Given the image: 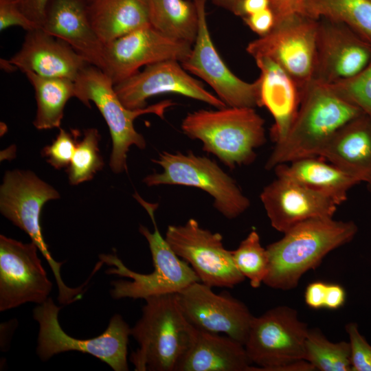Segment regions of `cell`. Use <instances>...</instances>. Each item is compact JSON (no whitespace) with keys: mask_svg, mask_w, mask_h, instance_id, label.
Segmentation results:
<instances>
[{"mask_svg":"<svg viewBox=\"0 0 371 371\" xmlns=\"http://www.w3.org/2000/svg\"><path fill=\"white\" fill-rule=\"evenodd\" d=\"M357 231L353 221L333 217L313 218L294 225L266 247L269 265L263 283L282 291L296 287L306 271L317 268L330 251L350 242Z\"/></svg>","mask_w":371,"mask_h":371,"instance_id":"1","label":"cell"},{"mask_svg":"<svg viewBox=\"0 0 371 371\" xmlns=\"http://www.w3.org/2000/svg\"><path fill=\"white\" fill-rule=\"evenodd\" d=\"M363 113L334 93L328 85L312 80L302 91L300 105L286 136L275 144L267 170L311 157H318L344 125Z\"/></svg>","mask_w":371,"mask_h":371,"instance_id":"2","label":"cell"},{"mask_svg":"<svg viewBox=\"0 0 371 371\" xmlns=\"http://www.w3.org/2000/svg\"><path fill=\"white\" fill-rule=\"evenodd\" d=\"M144 300L142 316L131 328L139 347L131 354L130 361L135 371H176L196 329L183 314L176 293Z\"/></svg>","mask_w":371,"mask_h":371,"instance_id":"3","label":"cell"},{"mask_svg":"<svg viewBox=\"0 0 371 371\" xmlns=\"http://www.w3.org/2000/svg\"><path fill=\"white\" fill-rule=\"evenodd\" d=\"M181 128L230 169L253 163L256 150L266 142L265 120L251 107L195 111L186 115Z\"/></svg>","mask_w":371,"mask_h":371,"instance_id":"4","label":"cell"},{"mask_svg":"<svg viewBox=\"0 0 371 371\" xmlns=\"http://www.w3.org/2000/svg\"><path fill=\"white\" fill-rule=\"evenodd\" d=\"M134 198L147 211L153 223V232L143 225H139V232L148 243L154 269L150 273H139L129 269L115 254H100V260L111 267L106 273L131 280L113 281L110 291L112 297L145 300L155 295L177 293L189 284L200 281L189 264L174 252L161 235L155 218L158 203L146 201L137 192Z\"/></svg>","mask_w":371,"mask_h":371,"instance_id":"5","label":"cell"},{"mask_svg":"<svg viewBox=\"0 0 371 371\" xmlns=\"http://www.w3.org/2000/svg\"><path fill=\"white\" fill-rule=\"evenodd\" d=\"M60 198L58 192L30 170L5 172L0 187V211L2 215L24 231L47 261L56 279L59 303L69 304L80 300L84 285L67 286L60 275L62 262L56 261L42 234L41 214L48 201Z\"/></svg>","mask_w":371,"mask_h":371,"instance_id":"6","label":"cell"},{"mask_svg":"<svg viewBox=\"0 0 371 371\" xmlns=\"http://www.w3.org/2000/svg\"><path fill=\"white\" fill-rule=\"evenodd\" d=\"M75 98L90 107L93 102L104 117L112 139L110 167L115 173L127 171V153L131 146L144 149L146 142L134 127V120L139 115L154 113L164 118L166 110L175 105L166 100L140 109H129L124 106L114 89V83L101 69L87 65L74 81Z\"/></svg>","mask_w":371,"mask_h":371,"instance_id":"7","label":"cell"},{"mask_svg":"<svg viewBox=\"0 0 371 371\" xmlns=\"http://www.w3.org/2000/svg\"><path fill=\"white\" fill-rule=\"evenodd\" d=\"M152 161L159 165L162 172L144 178L148 187L174 185L201 189L214 199L215 209L228 219L237 218L250 205L236 181L208 157L192 151H163Z\"/></svg>","mask_w":371,"mask_h":371,"instance_id":"8","label":"cell"},{"mask_svg":"<svg viewBox=\"0 0 371 371\" xmlns=\"http://www.w3.org/2000/svg\"><path fill=\"white\" fill-rule=\"evenodd\" d=\"M60 308L49 297L33 311L34 319L39 325L36 353L41 360H48L61 352L78 351L93 355L115 371L128 370L127 346L131 328L120 315L112 317L100 335L79 339L62 329L58 317Z\"/></svg>","mask_w":371,"mask_h":371,"instance_id":"9","label":"cell"},{"mask_svg":"<svg viewBox=\"0 0 371 371\" xmlns=\"http://www.w3.org/2000/svg\"><path fill=\"white\" fill-rule=\"evenodd\" d=\"M317 24L300 12L288 14L269 33L249 42L246 51L254 59H271L303 88L313 79Z\"/></svg>","mask_w":371,"mask_h":371,"instance_id":"10","label":"cell"},{"mask_svg":"<svg viewBox=\"0 0 371 371\" xmlns=\"http://www.w3.org/2000/svg\"><path fill=\"white\" fill-rule=\"evenodd\" d=\"M308 328L295 309L280 306L254 317L245 344L251 371H276L284 364L304 359ZM305 360V359H304Z\"/></svg>","mask_w":371,"mask_h":371,"instance_id":"11","label":"cell"},{"mask_svg":"<svg viewBox=\"0 0 371 371\" xmlns=\"http://www.w3.org/2000/svg\"><path fill=\"white\" fill-rule=\"evenodd\" d=\"M165 238L182 260L192 268L201 282L211 287L233 288L245 277L236 267L232 251L225 248L223 236L200 226L194 218L168 227Z\"/></svg>","mask_w":371,"mask_h":371,"instance_id":"12","label":"cell"},{"mask_svg":"<svg viewBox=\"0 0 371 371\" xmlns=\"http://www.w3.org/2000/svg\"><path fill=\"white\" fill-rule=\"evenodd\" d=\"M198 14V30L191 52L181 64L188 72L207 82L227 106H260L256 80L247 82L227 66L212 40L206 13V0H193Z\"/></svg>","mask_w":371,"mask_h":371,"instance_id":"13","label":"cell"},{"mask_svg":"<svg viewBox=\"0 0 371 371\" xmlns=\"http://www.w3.org/2000/svg\"><path fill=\"white\" fill-rule=\"evenodd\" d=\"M32 241H21L0 235V311L32 302L41 304L49 298L52 283Z\"/></svg>","mask_w":371,"mask_h":371,"instance_id":"14","label":"cell"},{"mask_svg":"<svg viewBox=\"0 0 371 371\" xmlns=\"http://www.w3.org/2000/svg\"><path fill=\"white\" fill-rule=\"evenodd\" d=\"M192 47L151 25H146L104 44V72L115 85L139 71L143 66L166 60L181 63Z\"/></svg>","mask_w":371,"mask_h":371,"instance_id":"15","label":"cell"},{"mask_svg":"<svg viewBox=\"0 0 371 371\" xmlns=\"http://www.w3.org/2000/svg\"><path fill=\"white\" fill-rule=\"evenodd\" d=\"M176 294L183 314L194 328L224 333L245 346L254 316L243 302L226 292L217 294L200 281Z\"/></svg>","mask_w":371,"mask_h":371,"instance_id":"16","label":"cell"},{"mask_svg":"<svg viewBox=\"0 0 371 371\" xmlns=\"http://www.w3.org/2000/svg\"><path fill=\"white\" fill-rule=\"evenodd\" d=\"M114 89L124 106L133 110L144 109L150 98L168 93L203 102L216 109L227 106L176 60L147 65L142 71L114 85Z\"/></svg>","mask_w":371,"mask_h":371,"instance_id":"17","label":"cell"},{"mask_svg":"<svg viewBox=\"0 0 371 371\" xmlns=\"http://www.w3.org/2000/svg\"><path fill=\"white\" fill-rule=\"evenodd\" d=\"M371 60V44L348 25L318 19L313 79L332 84L355 76Z\"/></svg>","mask_w":371,"mask_h":371,"instance_id":"18","label":"cell"},{"mask_svg":"<svg viewBox=\"0 0 371 371\" xmlns=\"http://www.w3.org/2000/svg\"><path fill=\"white\" fill-rule=\"evenodd\" d=\"M271 226L284 233L318 217H333L339 205L330 198L288 177L276 175L260 194Z\"/></svg>","mask_w":371,"mask_h":371,"instance_id":"19","label":"cell"},{"mask_svg":"<svg viewBox=\"0 0 371 371\" xmlns=\"http://www.w3.org/2000/svg\"><path fill=\"white\" fill-rule=\"evenodd\" d=\"M9 61L22 72L73 81L90 65L69 45L42 27L27 32L21 49Z\"/></svg>","mask_w":371,"mask_h":371,"instance_id":"20","label":"cell"},{"mask_svg":"<svg viewBox=\"0 0 371 371\" xmlns=\"http://www.w3.org/2000/svg\"><path fill=\"white\" fill-rule=\"evenodd\" d=\"M41 27L104 71V44L91 25L82 0H49Z\"/></svg>","mask_w":371,"mask_h":371,"instance_id":"21","label":"cell"},{"mask_svg":"<svg viewBox=\"0 0 371 371\" xmlns=\"http://www.w3.org/2000/svg\"><path fill=\"white\" fill-rule=\"evenodd\" d=\"M254 60L260 71L256 79L260 106L265 107L273 117L270 135L276 144L286 136L295 119L302 88L271 59L258 57Z\"/></svg>","mask_w":371,"mask_h":371,"instance_id":"22","label":"cell"},{"mask_svg":"<svg viewBox=\"0 0 371 371\" xmlns=\"http://www.w3.org/2000/svg\"><path fill=\"white\" fill-rule=\"evenodd\" d=\"M371 186V119L362 113L339 129L319 154Z\"/></svg>","mask_w":371,"mask_h":371,"instance_id":"23","label":"cell"},{"mask_svg":"<svg viewBox=\"0 0 371 371\" xmlns=\"http://www.w3.org/2000/svg\"><path fill=\"white\" fill-rule=\"evenodd\" d=\"M251 364L241 343L227 335L196 330L176 371H251Z\"/></svg>","mask_w":371,"mask_h":371,"instance_id":"24","label":"cell"},{"mask_svg":"<svg viewBox=\"0 0 371 371\" xmlns=\"http://www.w3.org/2000/svg\"><path fill=\"white\" fill-rule=\"evenodd\" d=\"M273 169L276 175L291 179L339 205L347 200L348 191L361 183L357 177L319 157L300 159Z\"/></svg>","mask_w":371,"mask_h":371,"instance_id":"25","label":"cell"},{"mask_svg":"<svg viewBox=\"0 0 371 371\" xmlns=\"http://www.w3.org/2000/svg\"><path fill=\"white\" fill-rule=\"evenodd\" d=\"M87 10L104 44L150 25L148 0H95L87 5Z\"/></svg>","mask_w":371,"mask_h":371,"instance_id":"26","label":"cell"},{"mask_svg":"<svg viewBox=\"0 0 371 371\" xmlns=\"http://www.w3.org/2000/svg\"><path fill=\"white\" fill-rule=\"evenodd\" d=\"M32 85L36 101L33 124L38 130L60 127L67 101L75 97L74 81L67 78H48L25 71Z\"/></svg>","mask_w":371,"mask_h":371,"instance_id":"27","label":"cell"},{"mask_svg":"<svg viewBox=\"0 0 371 371\" xmlns=\"http://www.w3.org/2000/svg\"><path fill=\"white\" fill-rule=\"evenodd\" d=\"M150 25L164 34L193 45L198 14L193 0H148Z\"/></svg>","mask_w":371,"mask_h":371,"instance_id":"28","label":"cell"},{"mask_svg":"<svg viewBox=\"0 0 371 371\" xmlns=\"http://www.w3.org/2000/svg\"><path fill=\"white\" fill-rule=\"evenodd\" d=\"M299 12L344 23L371 44V0H303Z\"/></svg>","mask_w":371,"mask_h":371,"instance_id":"29","label":"cell"},{"mask_svg":"<svg viewBox=\"0 0 371 371\" xmlns=\"http://www.w3.org/2000/svg\"><path fill=\"white\" fill-rule=\"evenodd\" d=\"M304 352V359L315 370L352 371L350 343L331 342L319 329H308Z\"/></svg>","mask_w":371,"mask_h":371,"instance_id":"30","label":"cell"},{"mask_svg":"<svg viewBox=\"0 0 371 371\" xmlns=\"http://www.w3.org/2000/svg\"><path fill=\"white\" fill-rule=\"evenodd\" d=\"M100 140L98 129L89 128L84 131L67 170L71 185L76 186L91 180L102 169L104 164L100 152Z\"/></svg>","mask_w":371,"mask_h":371,"instance_id":"31","label":"cell"},{"mask_svg":"<svg viewBox=\"0 0 371 371\" xmlns=\"http://www.w3.org/2000/svg\"><path fill=\"white\" fill-rule=\"evenodd\" d=\"M236 267L240 273L249 280L253 288H258L269 271V256L260 244V236L252 229L238 247L232 251Z\"/></svg>","mask_w":371,"mask_h":371,"instance_id":"32","label":"cell"},{"mask_svg":"<svg viewBox=\"0 0 371 371\" xmlns=\"http://www.w3.org/2000/svg\"><path fill=\"white\" fill-rule=\"evenodd\" d=\"M328 85L338 96L371 119V60L355 76Z\"/></svg>","mask_w":371,"mask_h":371,"instance_id":"33","label":"cell"},{"mask_svg":"<svg viewBox=\"0 0 371 371\" xmlns=\"http://www.w3.org/2000/svg\"><path fill=\"white\" fill-rule=\"evenodd\" d=\"M78 131L71 133L60 128L56 139L50 145L43 148L41 154L54 168H67L71 162L78 143Z\"/></svg>","mask_w":371,"mask_h":371,"instance_id":"34","label":"cell"},{"mask_svg":"<svg viewBox=\"0 0 371 371\" xmlns=\"http://www.w3.org/2000/svg\"><path fill=\"white\" fill-rule=\"evenodd\" d=\"M346 330L350 340L352 371H371V345L359 333L357 324H347Z\"/></svg>","mask_w":371,"mask_h":371,"instance_id":"35","label":"cell"},{"mask_svg":"<svg viewBox=\"0 0 371 371\" xmlns=\"http://www.w3.org/2000/svg\"><path fill=\"white\" fill-rule=\"evenodd\" d=\"M12 26L21 27L26 32L41 27L24 14L19 0H0V30Z\"/></svg>","mask_w":371,"mask_h":371,"instance_id":"36","label":"cell"},{"mask_svg":"<svg viewBox=\"0 0 371 371\" xmlns=\"http://www.w3.org/2000/svg\"><path fill=\"white\" fill-rule=\"evenodd\" d=\"M242 19L245 25L259 37L269 33L276 23V15L271 7Z\"/></svg>","mask_w":371,"mask_h":371,"instance_id":"37","label":"cell"},{"mask_svg":"<svg viewBox=\"0 0 371 371\" xmlns=\"http://www.w3.org/2000/svg\"><path fill=\"white\" fill-rule=\"evenodd\" d=\"M49 0H19L24 14L41 27L45 18V10Z\"/></svg>","mask_w":371,"mask_h":371,"instance_id":"38","label":"cell"},{"mask_svg":"<svg viewBox=\"0 0 371 371\" xmlns=\"http://www.w3.org/2000/svg\"><path fill=\"white\" fill-rule=\"evenodd\" d=\"M327 284L315 281L309 284L305 291L304 300L306 305L313 309L324 308Z\"/></svg>","mask_w":371,"mask_h":371,"instance_id":"39","label":"cell"},{"mask_svg":"<svg viewBox=\"0 0 371 371\" xmlns=\"http://www.w3.org/2000/svg\"><path fill=\"white\" fill-rule=\"evenodd\" d=\"M346 299L344 289L339 284H327L324 308L335 310L341 307Z\"/></svg>","mask_w":371,"mask_h":371,"instance_id":"40","label":"cell"},{"mask_svg":"<svg viewBox=\"0 0 371 371\" xmlns=\"http://www.w3.org/2000/svg\"><path fill=\"white\" fill-rule=\"evenodd\" d=\"M303 0H270L276 21L292 13L299 12Z\"/></svg>","mask_w":371,"mask_h":371,"instance_id":"41","label":"cell"},{"mask_svg":"<svg viewBox=\"0 0 371 371\" xmlns=\"http://www.w3.org/2000/svg\"><path fill=\"white\" fill-rule=\"evenodd\" d=\"M271 7L270 0H240L238 16H249Z\"/></svg>","mask_w":371,"mask_h":371,"instance_id":"42","label":"cell"},{"mask_svg":"<svg viewBox=\"0 0 371 371\" xmlns=\"http://www.w3.org/2000/svg\"><path fill=\"white\" fill-rule=\"evenodd\" d=\"M212 3L237 16L240 0H212Z\"/></svg>","mask_w":371,"mask_h":371,"instance_id":"43","label":"cell"},{"mask_svg":"<svg viewBox=\"0 0 371 371\" xmlns=\"http://www.w3.org/2000/svg\"><path fill=\"white\" fill-rule=\"evenodd\" d=\"M86 5L91 3L95 0H82Z\"/></svg>","mask_w":371,"mask_h":371,"instance_id":"44","label":"cell"},{"mask_svg":"<svg viewBox=\"0 0 371 371\" xmlns=\"http://www.w3.org/2000/svg\"><path fill=\"white\" fill-rule=\"evenodd\" d=\"M368 188H369V189H370V190L371 192V186H368Z\"/></svg>","mask_w":371,"mask_h":371,"instance_id":"45","label":"cell"}]
</instances>
